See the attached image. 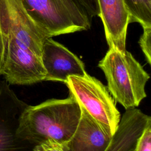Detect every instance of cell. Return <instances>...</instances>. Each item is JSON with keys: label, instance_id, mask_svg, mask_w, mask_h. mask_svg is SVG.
<instances>
[{"label": "cell", "instance_id": "cell-7", "mask_svg": "<svg viewBox=\"0 0 151 151\" xmlns=\"http://www.w3.org/2000/svg\"><path fill=\"white\" fill-rule=\"evenodd\" d=\"M106 40L109 48L121 52L126 50V40L130 16L123 0H97Z\"/></svg>", "mask_w": 151, "mask_h": 151}, {"label": "cell", "instance_id": "cell-5", "mask_svg": "<svg viewBox=\"0 0 151 151\" xmlns=\"http://www.w3.org/2000/svg\"><path fill=\"white\" fill-rule=\"evenodd\" d=\"M28 105L5 80L0 81V151H33L34 145L17 135L19 119Z\"/></svg>", "mask_w": 151, "mask_h": 151}, {"label": "cell", "instance_id": "cell-10", "mask_svg": "<svg viewBox=\"0 0 151 151\" xmlns=\"http://www.w3.org/2000/svg\"><path fill=\"white\" fill-rule=\"evenodd\" d=\"M130 16V22H137L142 28L151 27V0H123Z\"/></svg>", "mask_w": 151, "mask_h": 151}, {"label": "cell", "instance_id": "cell-8", "mask_svg": "<svg viewBox=\"0 0 151 151\" xmlns=\"http://www.w3.org/2000/svg\"><path fill=\"white\" fill-rule=\"evenodd\" d=\"M80 106L81 113L79 122L70 139L61 144L63 151H106L112 136Z\"/></svg>", "mask_w": 151, "mask_h": 151}, {"label": "cell", "instance_id": "cell-4", "mask_svg": "<svg viewBox=\"0 0 151 151\" xmlns=\"http://www.w3.org/2000/svg\"><path fill=\"white\" fill-rule=\"evenodd\" d=\"M65 84L78 104L111 136L120 120V113L106 86L88 74L70 76Z\"/></svg>", "mask_w": 151, "mask_h": 151}, {"label": "cell", "instance_id": "cell-14", "mask_svg": "<svg viewBox=\"0 0 151 151\" xmlns=\"http://www.w3.org/2000/svg\"><path fill=\"white\" fill-rule=\"evenodd\" d=\"M33 151H63L61 143L55 140L48 139L35 145L33 147Z\"/></svg>", "mask_w": 151, "mask_h": 151}, {"label": "cell", "instance_id": "cell-2", "mask_svg": "<svg viewBox=\"0 0 151 151\" xmlns=\"http://www.w3.org/2000/svg\"><path fill=\"white\" fill-rule=\"evenodd\" d=\"M98 67L113 99L126 110L137 107L146 97L145 86L150 76L130 52L109 48Z\"/></svg>", "mask_w": 151, "mask_h": 151}, {"label": "cell", "instance_id": "cell-1", "mask_svg": "<svg viewBox=\"0 0 151 151\" xmlns=\"http://www.w3.org/2000/svg\"><path fill=\"white\" fill-rule=\"evenodd\" d=\"M81 110L70 94L65 99H50L27 106L19 119L17 135L35 146L48 139L63 144L74 133Z\"/></svg>", "mask_w": 151, "mask_h": 151}, {"label": "cell", "instance_id": "cell-11", "mask_svg": "<svg viewBox=\"0 0 151 151\" xmlns=\"http://www.w3.org/2000/svg\"><path fill=\"white\" fill-rule=\"evenodd\" d=\"M143 32L139 44L145 56L147 63L151 65V27L143 28Z\"/></svg>", "mask_w": 151, "mask_h": 151}, {"label": "cell", "instance_id": "cell-12", "mask_svg": "<svg viewBox=\"0 0 151 151\" xmlns=\"http://www.w3.org/2000/svg\"><path fill=\"white\" fill-rule=\"evenodd\" d=\"M83 9L90 20L99 14L97 0H74Z\"/></svg>", "mask_w": 151, "mask_h": 151}, {"label": "cell", "instance_id": "cell-9", "mask_svg": "<svg viewBox=\"0 0 151 151\" xmlns=\"http://www.w3.org/2000/svg\"><path fill=\"white\" fill-rule=\"evenodd\" d=\"M150 124V116L139 109L126 110L106 151H135L139 137Z\"/></svg>", "mask_w": 151, "mask_h": 151}, {"label": "cell", "instance_id": "cell-3", "mask_svg": "<svg viewBox=\"0 0 151 151\" xmlns=\"http://www.w3.org/2000/svg\"><path fill=\"white\" fill-rule=\"evenodd\" d=\"M28 14L48 38L86 31L91 20L74 0H21Z\"/></svg>", "mask_w": 151, "mask_h": 151}, {"label": "cell", "instance_id": "cell-6", "mask_svg": "<svg viewBox=\"0 0 151 151\" xmlns=\"http://www.w3.org/2000/svg\"><path fill=\"white\" fill-rule=\"evenodd\" d=\"M41 60L46 71L45 81L65 83L70 76H84L87 73L84 63L51 37L47 38L43 43Z\"/></svg>", "mask_w": 151, "mask_h": 151}, {"label": "cell", "instance_id": "cell-13", "mask_svg": "<svg viewBox=\"0 0 151 151\" xmlns=\"http://www.w3.org/2000/svg\"><path fill=\"white\" fill-rule=\"evenodd\" d=\"M135 151H151V124L143 130L137 141Z\"/></svg>", "mask_w": 151, "mask_h": 151}]
</instances>
